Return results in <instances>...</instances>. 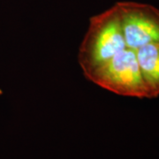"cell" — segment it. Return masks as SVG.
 Instances as JSON below:
<instances>
[{
    "mask_svg": "<svg viewBox=\"0 0 159 159\" xmlns=\"http://www.w3.org/2000/svg\"><path fill=\"white\" fill-rule=\"evenodd\" d=\"M138 62L151 99L159 97V42L141 48Z\"/></svg>",
    "mask_w": 159,
    "mask_h": 159,
    "instance_id": "1",
    "label": "cell"
},
{
    "mask_svg": "<svg viewBox=\"0 0 159 159\" xmlns=\"http://www.w3.org/2000/svg\"><path fill=\"white\" fill-rule=\"evenodd\" d=\"M2 95H3V90H2V89H0V97H1Z\"/></svg>",
    "mask_w": 159,
    "mask_h": 159,
    "instance_id": "2",
    "label": "cell"
}]
</instances>
